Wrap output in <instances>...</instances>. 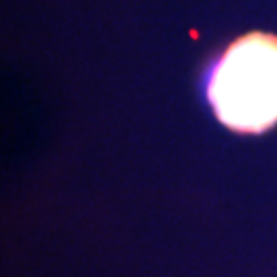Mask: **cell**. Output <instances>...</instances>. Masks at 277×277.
I'll use <instances>...</instances> for the list:
<instances>
[{"label":"cell","mask_w":277,"mask_h":277,"mask_svg":"<svg viewBox=\"0 0 277 277\" xmlns=\"http://www.w3.org/2000/svg\"><path fill=\"white\" fill-rule=\"evenodd\" d=\"M207 101L232 131L277 125V35L250 31L230 43L210 74Z\"/></svg>","instance_id":"cell-1"}]
</instances>
